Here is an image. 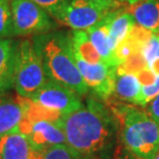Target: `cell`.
<instances>
[{
    "mask_svg": "<svg viewBox=\"0 0 159 159\" xmlns=\"http://www.w3.org/2000/svg\"><path fill=\"white\" fill-rule=\"evenodd\" d=\"M135 75L138 77L139 81V83H141L142 86L150 85L155 81V79H156V75H155L149 67L144 68L143 70L138 72Z\"/></svg>",
    "mask_w": 159,
    "mask_h": 159,
    "instance_id": "603a6c76",
    "label": "cell"
},
{
    "mask_svg": "<svg viewBox=\"0 0 159 159\" xmlns=\"http://www.w3.org/2000/svg\"><path fill=\"white\" fill-rule=\"evenodd\" d=\"M120 1L123 3H126V4H128V5H132V4H134V3L142 1V0H120Z\"/></svg>",
    "mask_w": 159,
    "mask_h": 159,
    "instance_id": "484cf974",
    "label": "cell"
},
{
    "mask_svg": "<svg viewBox=\"0 0 159 159\" xmlns=\"http://www.w3.org/2000/svg\"><path fill=\"white\" fill-rule=\"evenodd\" d=\"M18 44L11 39H0V94L6 93L15 86Z\"/></svg>",
    "mask_w": 159,
    "mask_h": 159,
    "instance_id": "8fae6325",
    "label": "cell"
},
{
    "mask_svg": "<svg viewBox=\"0 0 159 159\" xmlns=\"http://www.w3.org/2000/svg\"><path fill=\"white\" fill-rule=\"evenodd\" d=\"M129 7L136 24L159 35V0H142Z\"/></svg>",
    "mask_w": 159,
    "mask_h": 159,
    "instance_id": "5bb4252c",
    "label": "cell"
},
{
    "mask_svg": "<svg viewBox=\"0 0 159 159\" xmlns=\"http://www.w3.org/2000/svg\"><path fill=\"white\" fill-rule=\"evenodd\" d=\"M59 125L64 131L66 145L86 157L109 147L115 133L113 117L95 99H88L86 106L63 116Z\"/></svg>",
    "mask_w": 159,
    "mask_h": 159,
    "instance_id": "6da1fadb",
    "label": "cell"
},
{
    "mask_svg": "<svg viewBox=\"0 0 159 159\" xmlns=\"http://www.w3.org/2000/svg\"><path fill=\"white\" fill-rule=\"evenodd\" d=\"M19 131L29 139L31 146L37 152H43L54 146L66 144V138L59 123L40 120L30 122L23 119L19 126Z\"/></svg>",
    "mask_w": 159,
    "mask_h": 159,
    "instance_id": "ba28073f",
    "label": "cell"
},
{
    "mask_svg": "<svg viewBox=\"0 0 159 159\" xmlns=\"http://www.w3.org/2000/svg\"><path fill=\"white\" fill-rule=\"evenodd\" d=\"M30 99L63 116L75 112L83 106L78 93L51 79H48L46 84Z\"/></svg>",
    "mask_w": 159,
    "mask_h": 159,
    "instance_id": "52a82bcc",
    "label": "cell"
},
{
    "mask_svg": "<svg viewBox=\"0 0 159 159\" xmlns=\"http://www.w3.org/2000/svg\"><path fill=\"white\" fill-rule=\"evenodd\" d=\"M70 36L75 56L88 63L104 62L93 43H91L86 30H74Z\"/></svg>",
    "mask_w": 159,
    "mask_h": 159,
    "instance_id": "2e32d148",
    "label": "cell"
},
{
    "mask_svg": "<svg viewBox=\"0 0 159 159\" xmlns=\"http://www.w3.org/2000/svg\"><path fill=\"white\" fill-rule=\"evenodd\" d=\"M146 111L150 114V116L159 124V94L153 100L148 103Z\"/></svg>",
    "mask_w": 159,
    "mask_h": 159,
    "instance_id": "d4e9b609",
    "label": "cell"
},
{
    "mask_svg": "<svg viewBox=\"0 0 159 159\" xmlns=\"http://www.w3.org/2000/svg\"><path fill=\"white\" fill-rule=\"evenodd\" d=\"M24 117V107L19 97L0 94V138L19 130Z\"/></svg>",
    "mask_w": 159,
    "mask_h": 159,
    "instance_id": "4fadbf2b",
    "label": "cell"
},
{
    "mask_svg": "<svg viewBox=\"0 0 159 159\" xmlns=\"http://www.w3.org/2000/svg\"><path fill=\"white\" fill-rule=\"evenodd\" d=\"M87 157L75 151L68 145L54 146L41 153L40 159H86Z\"/></svg>",
    "mask_w": 159,
    "mask_h": 159,
    "instance_id": "d6986e66",
    "label": "cell"
},
{
    "mask_svg": "<svg viewBox=\"0 0 159 159\" xmlns=\"http://www.w3.org/2000/svg\"><path fill=\"white\" fill-rule=\"evenodd\" d=\"M48 78L71 89L80 96L88 92L75 62L71 36L66 32H48L32 39Z\"/></svg>",
    "mask_w": 159,
    "mask_h": 159,
    "instance_id": "7a4b0ae2",
    "label": "cell"
},
{
    "mask_svg": "<svg viewBox=\"0 0 159 159\" xmlns=\"http://www.w3.org/2000/svg\"><path fill=\"white\" fill-rule=\"evenodd\" d=\"M104 22L109 30L110 49L114 55L117 47L129 35L136 23L129 11H121L120 9L111 11L104 18Z\"/></svg>",
    "mask_w": 159,
    "mask_h": 159,
    "instance_id": "7c38bea8",
    "label": "cell"
},
{
    "mask_svg": "<svg viewBox=\"0 0 159 159\" xmlns=\"http://www.w3.org/2000/svg\"><path fill=\"white\" fill-rule=\"evenodd\" d=\"M142 54L147 62V65L159 74V35L153 34L142 49Z\"/></svg>",
    "mask_w": 159,
    "mask_h": 159,
    "instance_id": "ac0fdd59",
    "label": "cell"
},
{
    "mask_svg": "<svg viewBox=\"0 0 159 159\" xmlns=\"http://www.w3.org/2000/svg\"><path fill=\"white\" fill-rule=\"evenodd\" d=\"M142 85L134 74H116L114 93L121 100L136 104Z\"/></svg>",
    "mask_w": 159,
    "mask_h": 159,
    "instance_id": "9a60e30c",
    "label": "cell"
},
{
    "mask_svg": "<svg viewBox=\"0 0 159 159\" xmlns=\"http://www.w3.org/2000/svg\"><path fill=\"white\" fill-rule=\"evenodd\" d=\"M113 11L116 9L103 7L86 0H70L53 18L74 30H87L102 21Z\"/></svg>",
    "mask_w": 159,
    "mask_h": 159,
    "instance_id": "8992f818",
    "label": "cell"
},
{
    "mask_svg": "<svg viewBox=\"0 0 159 159\" xmlns=\"http://www.w3.org/2000/svg\"><path fill=\"white\" fill-rule=\"evenodd\" d=\"M121 124V138L139 159H154L159 152V124L146 110L117 103L112 107Z\"/></svg>",
    "mask_w": 159,
    "mask_h": 159,
    "instance_id": "3957f363",
    "label": "cell"
},
{
    "mask_svg": "<svg viewBox=\"0 0 159 159\" xmlns=\"http://www.w3.org/2000/svg\"><path fill=\"white\" fill-rule=\"evenodd\" d=\"M86 159H89V157H87V158H86Z\"/></svg>",
    "mask_w": 159,
    "mask_h": 159,
    "instance_id": "83f0119b",
    "label": "cell"
},
{
    "mask_svg": "<svg viewBox=\"0 0 159 159\" xmlns=\"http://www.w3.org/2000/svg\"><path fill=\"white\" fill-rule=\"evenodd\" d=\"M30 1L39 5L41 8H43L48 14L53 17L60 8L63 7L70 0H30Z\"/></svg>",
    "mask_w": 159,
    "mask_h": 159,
    "instance_id": "7402d4cb",
    "label": "cell"
},
{
    "mask_svg": "<svg viewBox=\"0 0 159 159\" xmlns=\"http://www.w3.org/2000/svg\"><path fill=\"white\" fill-rule=\"evenodd\" d=\"M86 32H87L91 43H93V46L99 53L103 61L107 64L114 66L113 52L111 51L109 44V30H107L104 19L98 24L87 29Z\"/></svg>",
    "mask_w": 159,
    "mask_h": 159,
    "instance_id": "e0dca14e",
    "label": "cell"
},
{
    "mask_svg": "<svg viewBox=\"0 0 159 159\" xmlns=\"http://www.w3.org/2000/svg\"><path fill=\"white\" fill-rule=\"evenodd\" d=\"M154 159H159V152H158V153L156 154V156L154 157Z\"/></svg>",
    "mask_w": 159,
    "mask_h": 159,
    "instance_id": "4316f807",
    "label": "cell"
},
{
    "mask_svg": "<svg viewBox=\"0 0 159 159\" xmlns=\"http://www.w3.org/2000/svg\"><path fill=\"white\" fill-rule=\"evenodd\" d=\"M12 20L11 0H0V39L11 36Z\"/></svg>",
    "mask_w": 159,
    "mask_h": 159,
    "instance_id": "ffe728a7",
    "label": "cell"
},
{
    "mask_svg": "<svg viewBox=\"0 0 159 159\" xmlns=\"http://www.w3.org/2000/svg\"><path fill=\"white\" fill-rule=\"evenodd\" d=\"M80 72L88 88H91L102 99H107L114 93L117 67L106 62L88 63L75 55Z\"/></svg>",
    "mask_w": 159,
    "mask_h": 159,
    "instance_id": "9c48e42d",
    "label": "cell"
},
{
    "mask_svg": "<svg viewBox=\"0 0 159 159\" xmlns=\"http://www.w3.org/2000/svg\"><path fill=\"white\" fill-rule=\"evenodd\" d=\"M88 2L94 3V4L103 6V7L110 8V9H121L120 7L124 5H128L126 3L121 2L120 0H86Z\"/></svg>",
    "mask_w": 159,
    "mask_h": 159,
    "instance_id": "cb8c5ba5",
    "label": "cell"
},
{
    "mask_svg": "<svg viewBox=\"0 0 159 159\" xmlns=\"http://www.w3.org/2000/svg\"><path fill=\"white\" fill-rule=\"evenodd\" d=\"M43 61L35 51L32 39L19 43L15 72V89L19 96L30 98L48 81Z\"/></svg>",
    "mask_w": 159,
    "mask_h": 159,
    "instance_id": "277c9868",
    "label": "cell"
},
{
    "mask_svg": "<svg viewBox=\"0 0 159 159\" xmlns=\"http://www.w3.org/2000/svg\"><path fill=\"white\" fill-rule=\"evenodd\" d=\"M11 36L39 35L56 28L50 15L30 0H11Z\"/></svg>",
    "mask_w": 159,
    "mask_h": 159,
    "instance_id": "5b68a950",
    "label": "cell"
},
{
    "mask_svg": "<svg viewBox=\"0 0 159 159\" xmlns=\"http://www.w3.org/2000/svg\"><path fill=\"white\" fill-rule=\"evenodd\" d=\"M159 94V75H156L155 81L150 85L142 86V90L139 97L136 102V106L145 107L154 99Z\"/></svg>",
    "mask_w": 159,
    "mask_h": 159,
    "instance_id": "44dd1931",
    "label": "cell"
},
{
    "mask_svg": "<svg viewBox=\"0 0 159 159\" xmlns=\"http://www.w3.org/2000/svg\"><path fill=\"white\" fill-rule=\"evenodd\" d=\"M41 153L34 150L27 136L19 130L0 138V159H40Z\"/></svg>",
    "mask_w": 159,
    "mask_h": 159,
    "instance_id": "30bf717a",
    "label": "cell"
}]
</instances>
